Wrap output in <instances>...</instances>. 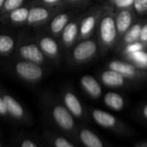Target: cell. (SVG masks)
Masks as SVG:
<instances>
[{
  "mask_svg": "<svg viewBox=\"0 0 147 147\" xmlns=\"http://www.w3.org/2000/svg\"><path fill=\"white\" fill-rule=\"evenodd\" d=\"M30 11L24 7H19L10 13V19L13 23H24L27 21Z\"/></svg>",
  "mask_w": 147,
  "mask_h": 147,
  "instance_id": "d6986e66",
  "label": "cell"
},
{
  "mask_svg": "<svg viewBox=\"0 0 147 147\" xmlns=\"http://www.w3.org/2000/svg\"><path fill=\"white\" fill-rule=\"evenodd\" d=\"M131 15L129 11H123L118 15L116 24L119 31L124 32L127 30V29L131 25Z\"/></svg>",
  "mask_w": 147,
  "mask_h": 147,
  "instance_id": "2e32d148",
  "label": "cell"
},
{
  "mask_svg": "<svg viewBox=\"0 0 147 147\" xmlns=\"http://www.w3.org/2000/svg\"><path fill=\"white\" fill-rule=\"evenodd\" d=\"M132 147H147V140H142L136 142Z\"/></svg>",
  "mask_w": 147,
  "mask_h": 147,
  "instance_id": "1f68e13d",
  "label": "cell"
},
{
  "mask_svg": "<svg viewBox=\"0 0 147 147\" xmlns=\"http://www.w3.org/2000/svg\"><path fill=\"white\" fill-rule=\"evenodd\" d=\"M100 36L102 40L107 42H112L116 36V27L114 20L110 18H105L100 24Z\"/></svg>",
  "mask_w": 147,
  "mask_h": 147,
  "instance_id": "9c48e42d",
  "label": "cell"
},
{
  "mask_svg": "<svg viewBox=\"0 0 147 147\" xmlns=\"http://www.w3.org/2000/svg\"><path fill=\"white\" fill-rule=\"evenodd\" d=\"M110 68L112 70L117 71L119 73L125 74V75L128 76H133L135 74V68L132 65L126 63V62H122V61H112L109 65Z\"/></svg>",
  "mask_w": 147,
  "mask_h": 147,
  "instance_id": "9a60e30c",
  "label": "cell"
},
{
  "mask_svg": "<svg viewBox=\"0 0 147 147\" xmlns=\"http://www.w3.org/2000/svg\"><path fill=\"white\" fill-rule=\"evenodd\" d=\"M15 42L9 35H0V54L6 55L13 50Z\"/></svg>",
  "mask_w": 147,
  "mask_h": 147,
  "instance_id": "ac0fdd59",
  "label": "cell"
},
{
  "mask_svg": "<svg viewBox=\"0 0 147 147\" xmlns=\"http://www.w3.org/2000/svg\"><path fill=\"white\" fill-rule=\"evenodd\" d=\"M5 2V0H0V8H1L2 6H4Z\"/></svg>",
  "mask_w": 147,
  "mask_h": 147,
  "instance_id": "e575fe53",
  "label": "cell"
},
{
  "mask_svg": "<svg viewBox=\"0 0 147 147\" xmlns=\"http://www.w3.org/2000/svg\"><path fill=\"white\" fill-rule=\"evenodd\" d=\"M142 115H143L144 119L147 121V104L142 109Z\"/></svg>",
  "mask_w": 147,
  "mask_h": 147,
  "instance_id": "d6a6232c",
  "label": "cell"
},
{
  "mask_svg": "<svg viewBox=\"0 0 147 147\" xmlns=\"http://www.w3.org/2000/svg\"><path fill=\"white\" fill-rule=\"evenodd\" d=\"M19 54L26 61H30L36 63L42 62L44 60L42 52L34 43L23 45L19 49Z\"/></svg>",
  "mask_w": 147,
  "mask_h": 147,
  "instance_id": "8992f818",
  "label": "cell"
},
{
  "mask_svg": "<svg viewBox=\"0 0 147 147\" xmlns=\"http://www.w3.org/2000/svg\"><path fill=\"white\" fill-rule=\"evenodd\" d=\"M96 51V44L94 41L88 40L79 43L74 50V57L77 61H84L91 57Z\"/></svg>",
  "mask_w": 147,
  "mask_h": 147,
  "instance_id": "52a82bcc",
  "label": "cell"
},
{
  "mask_svg": "<svg viewBox=\"0 0 147 147\" xmlns=\"http://www.w3.org/2000/svg\"><path fill=\"white\" fill-rule=\"evenodd\" d=\"M51 115L54 123L61 133L76 140V133L79 125L68 109L63 105H55L51 111Z\"/></svg>",
  "mask_w": 147,
  "mask_h": 147,
  "instance_id": "7a4b0ae2",
  "label": "cell"
},
{
  "mask_svg": "<svg viewBox=\"0 0 147 147\" xmlns=\"http://www.w3.org/2000/svg\"><path fill=\"white\" fill-rule=\"evenodd\" d=\"M133 58L142 65H147V54L141 51H135L132 55Z\"/></svg>",
  "mask_w": 147,
  "mask_h": 147,
  "instance_id": "d4e9b609",
  "label": "cell"
},
{
  "mask_svg": "<svg viewBox=\"0 0 147 147\" xmlns=\"http://www.w3.org/2000/svg\"><path fill=\"white\" fill-rule=\"evenodd\" d=\"M46 136L52 147H80V144L76 140L61 132H48Z\"/></svg>",
  "mask_w": 147,
  "mask_h": 147,
  "instance_id": "ba28073f",
  "label": "cell"
},
{
  "mask_svg": "<svg viewBox=\"0 0 147 147\" xmlns=\"http://www.w3.org/2000/svg\"><path fill=\"white\" fill-rule=\"evenodd\" d=\"M24 0H5L4 9L5 11H12L13 10H16L20 7V5L23 4Z\"/></svg>",
  "mask_w": 147,
  "mask_h": 147,
  "instance_id": "cb8c5ba5",
  "label": "cell"
},
{
  "mask_svg": "<svg viewBox=\"0 0 147 147\" xmlns=\"http://www.w3.org/2000/svg\"><path fill=\"white\" fill-rule=\"evenodd\" d=\"M94 26V17H88L86 18L82 24V28H81V32L82 35H87L88 34L92 29Z\"/></svg>",
  "mask_w": 147,
  "mask_h": 147,
  "instance_id": "603a6c76",
  "label": "cell"
},
{
  "mask_svg": "<svg viewBox=\"0 0 147 147\" xmlns=\"http://www.w3.org/2000/svg\"><path fill=\"white\" fill-rule=\"evenodd\" d=\"M77 34V25L75 23H70L65 26L62 38L65 42H71L75 39Z\"/></svg>",
  "mask_w": 147,
  "mask_h": 147,
  "instance_id": "44dd1931",
  "label": "cell"
},
{
  "mask_svg": "<svg viewBox=\"0 0 147 147\" xmlns=\"http://www.w3.org/2000/svg\"><path fill=\"white\" fill-rule=\"evenodd\" d=\"M44 2L46 3H49V4H52V3H55L56 1H58V0H43Z\"/></svg>",
  "mask_w": 147,
  "mask_h": 147,
  "instance_id": "836d02e7",
  "label": "cell"
},
{
  "mask_svg": "<svg viewBox=\"0 0 147 147\" xmlns=\"http://www.w3.org/2000/svg\"><path fill=\"white\" fill-rule=\"evenodd\" d=\"M63 100L64 106L68 109L74 117L76 119H83L84 108L76 94L71 92H67L64 94Z\"/></svg>",
  "mask_w": 147,
  "mask_h": 147,
  "instance_id": "5b68a950",
  "label": "cell"
},
{
  "mask_svg": "<svg viewBox=\"0 0 147 147\" xmlns=\"http://www.w3.org/2000/svg\"><path fill=\"white\" fill-rule=\"evenodd\" d=\"M71 1H76V0H71Z\"/></svg>",
  "mask_w": 147,
  "mask_h": 147,
  "instance_id": "d590c367",
  "label": "cell"
},
{
  "mask_svg": "<svg viewBox=\"0 0 147 147\" xmlns=\"http://www.w3.org/2000/svg\"><path fill=\"white\" fill-rule=\"evenodd\" d=\"M21 147H39L34 141L30 139H25L22 142Z\"/></svg>",
  "mask_w": 147,
  "mask_h": 147,
  "instance_id": "83f0119b",
  "label": "cell"
},
{
  "mask_svg": "<svg viewBox=\"0 0 147 147\" xmlns=\"http://www.w3.org/2000/svg\"><path fill=\"white\" fill-rule=\"evenodd\" d=\"M8 113L5 102L4 100V98L0 96V115H6Z\"/></svg>",
  "mask_w": 147,
  "mask_h": 147,
  "instance_id": "4316f807",
  "label": "cell"
},
{
  "mask_svg": "<svg viewBox=\"0 0 147 147\" xmlns=\"http://www.w3.org/2000/svg\"><path fill=\"white\" fill-rule=\"evenodd\" d=\"M0 147H1V144H0Z\"/></svg>",
  "mask_w": 147,
  "mask_h": 147,
  "instance_id": "8d00e7d4",
  "label": "cell"
},
{
  "mask_svg": "<svg viewBox=\"0 0 147 147\" xmlns=\"http://www.w3.org/2000/svg\"><path fill=\"white\" fill-rule=\"evenodd\" d=\"M102 82L109 87H119L124 83V78L120 74L114 70H107L102 74Z\"/></svg>",
  "mask_w": 147,
  "mask_h": 147,
  "instance_id": "7c38bea8",
  "label": "cell"
},
{
  "mask_svg": "<svg viewBox=\"0 0 147 147\" xmlns=\"http://www.w3.org/2000/svg\"><path fill=\"white\" fill-rule=\"evenodd\" d=\"M82 85L88 94L93 98H98L101 94V88L98 82L90 76H84L81 80Z\"/></svg>",
  "mask_w": 147,
  "mask_h": 147,
  "instance_id": "8fae6325",
  "label": "cell"
},
{
  "mask_svg": "<svg viewBox=\"0 0 147 147\" xmlns=\"http://www.w3.org/2000/svg\"><path fill=\"white\" fill-rule=\"evenodd\" d=\"M76 141L82 147H107L101 137L86 126H78L76 133Z\"/></svg>",
  "mask_w": 147,
  "mask_h": 147,
  "instance_id": "3957f363",
  "label": "cell"
},
{
  "mask_svg": "<svg viewBox=\"0 0 147 147\" xmlns=\"http://www.w3.org/2000/svg\"><path fill=\"white\" fill-rule=\"evenodd\" d=\"M132 1L134 0H117V5L120 7H123V6H127L129 5H131L132 3Z\"/></svg>",
  "mask_w": 147,
  "mask_h": 147,
  "instance_id": "f546056e",
  "label": "cell"
},
{
  "mask_svg": "<svg viewBox=\"0 0 147 147\" xmlns=\"http://www.w3.org/2000/svg\"><path fill=\"white\" fill-rule=\"evenodd\" d=\"M67 20H68V18L67 14H60L56 16L51 23V25H50L51 30L54 33L60 32L63 28H65Z\"/></svg>",
  "mask_w": 147,
  "mask_h": 147,
  "instance_id": "ffe728a7",
  "label": "cell"
},
{
  "mask_svg": "<svg viewBox=\"0 0 147 147\" xmlns=\"http://www.w3.org/2000/svg\"><path fill=\"white\" fill-rule=\"evenodd\" d=\"M93 120L102 128L111 131L115 134L124 137H130L134 132L125 124L121 122L112 113L100 109H94L91 113Z\"/></svg>",
  "mask_w": 147,
  "mask_h": 147,
  "instance_id": "6da1fadb",
  "label": "cell"
},
{
  "mask_svg": "<svg viewBox=\"0 0 147 147\" xmlns=\"http://www.w3.org/2000/svg\"><path fill=\"white\" fill-rule=\"evenodd\" d=\"M134 8L138 12H143L147 10V0H134Z\"/></svg>",
  "mask_w": 147,
  "mask_h": 147,
  "instance_id": "484cf974",
  "label": "cell"
},
{
  "mask_svg": "<svg viewBox=\"0 0 147 147\" xmlns=\"http://www.w3.org/2000/svg\"><path fill=\"white\" fill-rule=\"evenodd\" d=\"M104 102L107 105V107H108L109 108L114 111L122 110L125 105L123 97L120 94L113 92H109L105 95Z\"/></svg>",
  "mask_w": 147,
  "mask_h": 147,
  "instance_id": "4fadbf2b",
  "label": "cell"
},
{
  "mask_svg": "<svg viewBox=\"0 0 147 147\" xmlns=\"http://www.w3.org/2000/svg\"><path fill=\"white\" fill-rule=\"evenodd\" d=\"M15 70L18 76L30 82L37 81L42 76V67L37 63L30 61L18 62L15 66Z\"/></svg>",
  "mask_w": 147,
  "mask_h": 147,
  "instance_id": "277c9868",
  "label": "cell"
},
{
  "mask_svg": "<svg viewBox=\"0 0 147 147\" xmlns=\"http://www.w3.org/2000/svg\"><path fill=\"white\" fill-rule=\"evenodd\" d=\"M41 49L50 55H55L58 52V45L51 37H44L40 41Z\"/></svg>",
  "mask_w": 147,
  "mask_h": 147,
  "instance_id": "e0dca14e",
  "label": "cell"
},
{
  "mask_svg": "<svg viewBox=\"0 0 147 147\" xmlns=\"http://www.w3.org/2000/svg\"><path fill=\"white\" fill-rule=\"evenodd\" d=\"M141 26L139 24H135L132 26V28L127 32L125 37V40L126 42H134L136 41L139 36H140V32H141Z\"/></svg>",
  "mask_w": 147,
  "mask_h": 147,
  "instance_id": "7402d4cb",
  "label": "cell"
},
{
  "mask_svg": "<svg viewBox=\"0 0 147 147\" xmlns=\"http://www.w3.org/2000/svg\"><path fill=\"white\" fill-rule=\"evenodd\" d=\"M140 38H141L142 41H147V24H145V25L141 29Z\"/></svg>",
  "mask_w": 147,
  "mask_h": 147,
  "instance_id": "f1b7e54d",
  "label": "cell"
},
{
  "mask_svg": "<svg viewBox=\"0 0 147 147\" xmlns=\"http://www.w3.org/2000/svg\"><path fill=\"white\" fill-rule=\"evenodd\" d=\"M140 49H142V46H141V44H138V43L132 44V45H131V46H129L127 48V49L129 51H132V52L138 51V50H140Z\"/></svg>",
  "mask_w": 147,
  "mask_h": 147,
  "instance_id": "4dcf8cb0",
  "label": "cell"
},
{
  "mask_svg": "<svg viewBox=\"0 0 147 147\" xmlns=\"http://www.w3.org/2000/svg\"><path fill=\"white\" fill-rule=\"evenodd\" d=\"M49 17V11L41 7H35L30 10L27 22L29 24H35L45 20Z\"/></svg>",
  "mask_w": 147,
  "mask_h": 147,
  "instance_id": "5bb4252c",
  "label": "cell"
},
{
  "mask_svg": "<svg viewBox=\"0 0 147 147\" xmlns=\"http://www.w3.org/2000/svg\"><path fill=\"white\" fill-rule=\"evenodd\" d=\"M3 98L5 102L8 113H10L15 119H22L24 116V110L16 99L9 94H5Z\"/></svg>",
  "mask_w": 147,
  "mask_h": 147,
  "instance_id": "30bf717a",
  "label": "cell"
}]
</instances>
